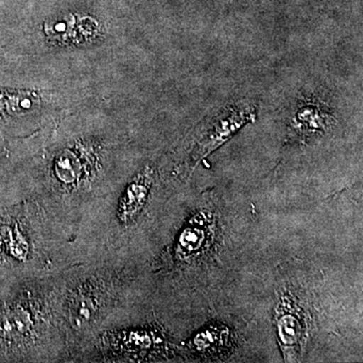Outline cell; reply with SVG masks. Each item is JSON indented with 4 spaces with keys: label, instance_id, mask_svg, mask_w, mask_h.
Listing matches in <instances>:
<instances>
[{
    "label": "cell",
    "instance_id": "1",
    "mask_svg": "<svg viewBox=\"0 0 363 363\" xmlns=\"http://www.w3.org/2000/svg\"><path fill=\"white\" fill-rule=\"evenodd\" d=\"M257 117V109L247 102L230 105L216 114L212 119L209 128L205 131L196 150V161L214 152L229 138L238 133L243 125L252 123Z\"/></svg>",
    "mask_w": 363,
    "mask_h": 363
},
{
    "label": "cell",
    "instance_id": "2",
    "mask_svg": "<svg viewBox=\"0 0 363 363\" xmlns=\"http://www.w3.org/2000/svg\"><path fill=\"white\" fill-rule=\"evenodd\" d=\"M334 123L333 111L324 100L315 96L301 98L290 118V128L301 140L324 135Z\"/></svg>",
    "mask_w": 363,
    "mask_h": 363
},
{
    "label": "cell",
    "instance_id": "3",
    "mask_svg": "<svg viewBox=\"0 0 363 363\" xmlns=\"http://www.w3.org/2000/svg\"><path fill=\"white\" fill-rule=\"evenodd\" d=\"M152 183V171L147 169L126 189L117 210L119 220L123 224L135 220L143 211L149 198Z\"/></svg>",
    "mask_w": 363,
    "mask_h": 363
},
{
    "label": "cell",
    "instance_id": "4",
    "mask_svg": "<svg viewBox=\"0 0 363 363\" xmlns=\"http://www.w3.org/2000/svg\"><path fill=\"white\" fill-rule=\"evenodd\" d=\"M32 325V318L23 308H9L0 313V337L16 340L26 336Z\"/></svg>",
    "mask_w": 363,
    "mask_h": 363
},
{
    "label": "cell",
    "instance_id": "5",
    "mask_svg": "<svg viewBox=\"0 0 363 363\" xmlns=\"http://www.w3.org/2000/svg\"><path fill=\"white\" fill-rule=\"evenodd\" d=\"M304 321L301 317L292 313H285L278 319V333L281 343L286 348L302 345L304 340Z\"/></svg>",
    "mask_w": 363,
    "mask_h": 363
},
{
    "label": "cell",
    "instance_id": "6",
    "mask_svg": "<svg viewBox=\"0 0 363 363\" xmlns=\"http://www.w3.org/2000/svg\"><path fill=\"white\" fill-rule=\"evenodd\" d=\"M205 228L202 223H198V220L193 221L189 226L184 229L179 240V247L181 252L189 255L198 252L203 243L205 242Z\"/></svg>",
    "mask_w": 363,
    "mask_h": 363
}]
</instances>
